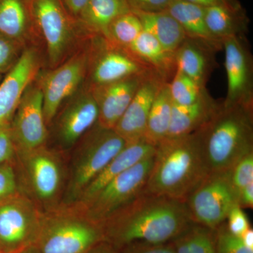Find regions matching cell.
I'll use <instances>...</instances> for the list:
<instances>
[{
  "mask_svg": "<svg viewBox=\"0 0 253 253\" xmlns=\"http://www.w3.org/2000/svg\"><path fill=\"white\" fill-rule=\"evenodd\" d=\"M194 222L185 201L143 191L101 225L118 251L133 244L170 242Z\"/></svg>",
  "mask_w": 253,
  "mask_h": 253,
  "instance_id": "6da1fadb",
  "label": "cell"
},
{
  "mask_svg": "<svg viewBox=\"0 0 253 253\" xmlns=\"http://www.w3.org/2000/svg\"><path fill=\"white\" fill-rule=\"evenodd\" d=\"M209 173L198 131L166 138L156 146L144 191L185 201Z\"/></svg>",
  "mask_w": 253,
  "mask_h": 253,
  "instance_id": "7a4b0ae2",
  "label": "cell"
},
{
  "mask_svg": "<svg viewBox=\"0 0 253 253\" xmlns=\"http://www.w3.org/2000/svg\"><path fill=\"white\" fill-rule=\"evenodd\" d=\"M198 132L209 172L229 170L253 152V106L222 104Z\"/></svg>",
  "mask_w": 253,
  "mask_h": 253,
  "instance_id": "3957f363",
  "label": "cell"
},
{
  "mask_svg": "<svg viewBox=\"0 0 253 253\" xmlns=\"http://www.w3.org/2000/svg\"><path fill=\"white\" fill-rule=\"evenodd\" d=\"M32 12L41 42L43 68L57 67L90 38L81 31L60 0H32Z\"/></svg>",
  "mask_w": 253,
  "mask_h": 253,
  "instance_id": "277c9868",
  "label": "cell"
},
{
  "mask_svg": "<svg viewBox=\"0 0 253 253\" xmlns=\"http://www.w3.org/2000/svg\"><path fill=\"white\" fill-rule=\"evenodd\" d=\"M89 38L77 52L57 67L42 68L37 73L34 82L42 94L47 126L52 123L63 104L84 86L89 68Z\"/></svg>",
  "mask_w": 253,
  "mask_h": 253,
  "instance_id": "5b68a950",
  "label": "cell"
},
{
  "mask_svg": "<svg viewBox=\"0 0 253 253\" xmlns=\"http://www.w3.org/2000/svg\"><path fill=\"white\" fill-rule=\"evenodd\" d=\"M195 223L216 229L238 204V194L231 181V169L211 172L185 201Z\"/></svg>",
  "mask_w": 253,
  "mask_h": 253,
  "instance_id": "8992f818",
  "label": "cell"
},
{
  "mask_svg": "<svg viewBox=\"0 0 253 253\" xmlns=\"http://www.w3.org/2000/svg\"><path fill=\"white\" fill-rule=\"evenodd\" d=\"M89 62L84 85L87 88L109 84L153 71L124 48L101 35L90 37Z\"/></svg>",
  "mask_w": 253,
  "mask_h": 253,
  "instance_id": "52a82bcc",
  "label": "cell"
},
{
  "mask_svg": "<svg viewBox=\"0 0 253 253\" xmlns=\"http://www.w3.org/2000/svg\"><path fill=\"white\" fill-rule=\"evenodd\" d=\"M83 136L81 154L75 166L70 187L71 194L75 197L81 195L126 145L114 129L103 127L98 123Z\"/></svg>",
  "mask_w": 253,
  "mask_h": 253,
  "instance_id": "ba28073f",
  "label": "cell"
},
{
  "mask_svg": "<svg viewBox=\"0 0 253 253\" xmlns=\"http://www.w3.org/2000/svg\"><path fill=\"white\" fill-rule=\"evenodd\" d=\"M154 156L113 179L86 204L88 217L91 222L101 226L114 213L144 191L152 168Z\"/></svg>",
  "mask_w": 253,
  "mask_h": 253,
  "instance_id": "9c48e42d",
  "label": "cell"
},
{
  "mask_svg": "<svg viewBox=\"0 0 253 253\" xmlns=\"http://www.w3.org/2000/svg\"><path fill=\"white\" fill-rule=\"evenodd\" d=\"M102 241V229L97 224L60 219L41 226L36 247L41 253H87Z\"/></svg>",
  "mask_w": 253,
  "mask_h": 253,
  "instance_id": "30bf717a",
  "label": "cell"
},
{
  "mask_svg": "<svg viewBox=\"0 0 253 253\" xmlns=\"http://www.w3.org/2000/svg\"><path fill=\"white\" fill-rule=\"evenodd\" d=\"M16 152L23 156L45 146L47 126L43 109V96L34 81L25 89L11 123Z\"/></svg>",
  "mask_w": 253,
  "mask_h": 253,
  "instance_id": "8fae6325",
  "label": "cell"
},
{
  "mask_svg": "<svg viewBox=\"0 0 253 253\" xmlns=\"http://www.w3.org/2000/svg\"><path fill=\"white\" fill-rule=\"evenodd\" d=\"M41 226L33 205L18 194L0 202V250L21 252L36 242Z\"/></svg>",
  "mask_w": 253,
  "mask_h": 253,
  "instance_id": "7c38bea8",
  "label": "cell"
},
{
  "mask_svg": "<svg viewBox=\"0 0 253 253\" xmlns=\"http://www.w3.org/2000/svg\"><path fill=\"white\" fill-rule=\"evenodd\" d=\"M222 48L228 84L223 106H253V56L246 37L223 40Z\"/></svg>",
  "mask_w": 253,
  "mask_h": 253,
  "instance_id": "4fadbf2b",
  "label": "cell"
},
{
  "mask_svg": "<svg viewBox=\"0 0 253 253\" xmlns=\"http://www.w3.org/2000/svg\"><path fill=\"white\" fill-rule=\"evenodd\" d=\"M64 104L54 118L56 134L61 144L69 147L97 123L99 109L92 93L84 85Z\"/></svg>",
  "mask_w": 253,
  "mask_h": 253,
  "instance_id": "5bb4252c",
  "label": "cell"
},
{
  "mask_svg": "<svg viewBox=\"0 0 253 253\" xmlns=\"http://www.w3.org/2000/svg\"><path fill=\"white\" fill-rule=\"evenodd\" d=\"M44 67L41 49L31 47L23 51L16 66L0 83V126L12 121L25 89Z\"/></svg>",
  "mask_w": 253,
  "mask_h": 253,
  "instance_id": "9a60e30c",
  "label": "cell"
},
{
  "mask_svg": "<svg viewBox=\"0 0 253 253\" xmlns=\"http://www.w3.org/2000/svg\"><path fill=\"white\" fill-rule=\"evenodd\" d=\"M166 83L168 82L154 71H151L141 83L126 112L114 128L126 144L144 139L151 106L158 91Z\"/></svg>",
  "mask_w": 253,
  "mask_h": 253,
  "instance_id": "2e32d148",
  "label": "cell"
},
{
  "mask_svg": "<svg viewBox=\"0 0 253 253\" xmlns=\"http://www.w3.org/2000/svg\"><path fill=\"white\" fill-rule=\"evenodd\" d=\"M151 71L104 85L88 88L92 93L99 109L97 123L100 126L114 129L141 83Z\"/></svg>",
  "mask_w": 253,
  "mask_h": 253,
  "instance_id": "e0dca14e",
  "label": "cell"
},
{
  "mask_svg": "<svg viewBox=\"0 0 253 253\" xmlns=\"http://www.w3.org/2000/svg\"><path fill=\"white\" fill-rule=\"evenodd\" d=\"M0 33L25 49L36 47L42 51L32 12V0H0Z\"/></svg>",
  "mask_w": 253,
  "mask_h": 253,
  "instance_id": "ac0fdd59",
  "label": "cell"
},
{
  "mask_svg": "<svg viewBox=\"0 0 253 253\" xmlns=\"http://www.w3.org/2000/svg\"><path fill=\"white\" fill-rule=\"evenodd\" d=\"M156 146L144 139L126 144V147L111 160L82 193V199L86 204L108 183L146 158L154 156Z\"/></svg>",
  "mask_w": 253,
  "mask_h": 253,
  "instance_id": "d6986e66",
  "label": "cell"
},
{
  "mask_svg": "<svg viewBox=\"0 0 253 253\" xmlns=\"http://www.w3.org/2000/svg\"><path fill=\"white\" fill-rule=\"evenodd\" d=\"M26 158V167L32 186L39 199L49 201L59 191L61 171L57 159L45 146L21 156Z\"/></svg>",
  "mask_w": 253,
  "mask_h": 253,
  "instance_id": "ffe728a7",
  "label": "cell"
},
{
  "mask_svg": "<svg viewBox=\"0 0 253 253\" xmlns=\"http://www.w3.org/2000/svg\"><path fill=\"white\" fill-rule=\"evenodd\" d=\"M217 51L201 42L187 38L174 51L176 71L206 85L217 67Z\"/></svg>",
  "mask_w": 253,
  "mask_h": 253,
  "instance_id": "44dd1931",
  "label": "cell"
},
{
  "mask_svg": "<svg viewBox=\"0 0 253 253\" xmlns=\"http://www.w3.org/2000/svg\"><path fill=\"white\" fill-rule=\"evenodd\" d=\"M222 102H218L211 94L204 96L194 104H173L172 118L167 137L186 135L199 130L220 109Z\"/></svg>",
  "mask_w": 253,
  "mask_h": 253,
  "instance_id": "7402d4cb",
  "label": "cell"
},
{
  "mask_svg": "<svg viewBox=\"0 0 253 253\" xmlns=\"http://www.w3.org/2000/svg\"><path fill=\"white\" fill-rule=\"evenodd\" d=\"M129 11L126 0H88L76 21L86 36L101 35L105 37L109 25Z\"/></svg>",
  "mask_w": 253,
  "mask_h": 253,
  "instance_id": "603a6c76",
  "label": "cell"
},
{
  "mask_svg": "<svg viewBox=\"0 0 253 253\" xmlns=\"http://www.w3.org/2000/svg\"><path fill=\"white\" fill-rule=\"evenodd\" d=\"M166 11L179 23L187 38L205 43L216 51L222 49L221 41L208 30L204 7L184 0H171Z\"/></svg>",
  "mask_w": 253,
  "mask_h": 253,
  "instance_id": "cb8c5ba5",
  "label": "cell"
},
{
  "mask_svg": "<svg viewBox=\"0 0 253 253\" xmlns=\"http://www.w3.org/2000/svg\"><path fill=\"white\" fill-rule=\"evenodd\" d=\"M127 49L134 57L169 83L176 71L174 53L165 49L147 32L143 31Z\"/></svg>",
  "mask_w": 253,
  "mask_h": 253,
  "instance_id": "d4e9b609",
  "label": "cell"
},
{
  "mask_svg": "<svg viewBox=\"0 0 253 253\" xmlns=\"http://www.w3.org/2000/svg\"><path fill=\"white\" fill-rule=\"evenodd\" d=\"M204 15L208 30L221 42L227 38L246 37L249 32L250 20L242 6H211L204 8Z\"/></svg>",
  "mask_w": 253,
  "mask_h": 253,
  "instance_id": "484cf974",
  "label": "cell"
},
{
  "mask_svg": "<svg viewBox=\"0 0 253 253\" xmlns=\"http://www.w3.org/2000/svg\"><path fill=\"white\" fill-rule=\"evenodd\" d=\"M132 12L140 20L143 30L154 36L168 51L174 53L186 38L179 23L167 11L155 13Z\"/></svg>",
  "mask_w": 253,
  "mask_h": 253,
  "instance_id": "4316f807",
  "label": "cell"
},
{
  "mask_svg": "<svg viewBox=\"0 0 253 253\" xmlns=\"http://www.w3.org/2000/svg\"><path fill=\"white\" fill-rule=\"evenodd\" d=\"M172 106L169 83H166L158 91L151 106L146 123L145 140L156 146L166 139L170 126Z\"/></svg>",
  "mask_w": 253,
  "mask_h": 253,
  "instance_id": "83f0119b",
  "label": "cell"
},
{
  "mask_svg": "<svg viewBox=\"0 0 253 253\" xmlns=\"http://www.w3.org/2000/svg\"><path fill=\"white\" fill-rule=\"evenodd\" d=\"M176 253H217L216 229L192 222L172 241Z\"/></svg>",
  "mask_w": 253,
  "mask_h": 253,
  "instance_id": "f1b7e54d",
  "label": "cell"
},
{
  "mask_svg": "<svg viewBox=\"0 0 253 253\" xmlns=\"http://www.w3.org/2000/svg\"><path fill=\"white\" fill-rule=\"evenodd\" d=\"M143 31L139 18L132 11H129L116 18L109 25L105 38L113 44L126 49Z\"/></svg>",
  "mask_w": 253,
  "mask_h": 253,
  "instance_id": "f546056e",
  "label": "cell"
},
{
  "mask_svg": "<svg viewBox=\"0 0 253 253\" xmlns=\"http://www.w3.org/2000/svg\"><path fill=\"white\" fill-rule=\"evenodd\" d=\"M169 85L174 104H192L209 94L206 85L200 84L179 71H176Z\"/></svg>",
  "mask_w": 253,
  "mask_h": 253,
  "instance_id": "4dcf8cb0",
  "label": "cell"
},
{
  "mask_svg": "<svg viewBox=\"0 0 253 253\" xmlns=\"http://www.w3.org/2000/svg\"><path fill=\"white\" fill-rule=\"evenodd\" d=\"M25 49L17 42L0 33V74L5 76L11 71Z\"/></svg>",
  "mask_w": 253,
  "mask_h": 253,
  "instance_id": "1f68e13d",
  "label": "cell"
},
{
  "mask_svg": "<svg viewBox=\"0 0 253 253\" xmlns=\"http://www.w3.org/2000/svg\"><path fill=\"white\" fill-rule=\"evenodd\" d=\"M217 253H253V250L245 246L239 236L228 230L226 221L216 229Z\"/></svg>",
  "mask_w": 253,
  "mask_h": 253,
  "instance_id": "d6a6232c",
  "label": "cell"
},
{
  "mask_svg": "<svg viewBox=\"0 0 253 253\" xmlns=\"http://www.w3.org/2000/svg\"><path fill=\"white\" fill-rule=\"evenodd\" d=\"M231 181L238 194L245 186L253 183V152L245 156L233 166Z\"/></svg>",
  "mask_w": 253,
  "mask_h": 253,
  "instance_id": "836d02e7",
  "label": "cell"
},
{
  "mask_svg": "<svg viewBox=\"0 0 253 253\" xmlns=\"http://www.w3.org/2000/svg\"><path fill=\"white\" fill-rule=\"evenodd\" d=\"M18 194L16 174L11 162L0 166V202Z\"/></svg>",
  "mask_w": 253,
  "mask_h": 253,
  "instance_id": "e575fe53",
  "label": "cell"
},
{
  "mask_svg": "<svg viewBox=\"0 0 253 253\" xmlns=\"http://www.w3.org/2000/svg\"><path fill=\"white\" fill-rule=\"evenodd\" d=\"M228 230L233 235L241 237L248 229L251 227L249 218L239 205L234 206L229 213L226 219Z\"/></svg>",
  "mask_w": 253,
  "mask_h": 253,
  "instance_id": "d590c367",
  "label": "cell"
},
{
  "mask_svg": "<svg viewBox=\"0 0 253 253\" xmlns=\"http://www.w3.org/2000/svg\"><path fill=\"white\" fill-rule=\"evenodd\" d=\"M11 123L10 121L0 126V166L11 162L16 153Z\"/></svg>",
  "mask_w": 253,
  "mask_h": 253,
  "instance_id": "8d00e7d4",
  "label": "cell"
},
{
  "mask_svg": "<svg viewBox=\"0 0 253 253\" xmlns=\"http://www.w3.org/2000/svg\"><path fill=\"white\" fill-rule=\"evenodd\" d=\"M131 11L145 13L166 11L171 0H126Z\"/></svg>",
  "mask_w": 253,
  "mask_h": 253,
  "instance_id": "74e56055",
  "label": "cell"
},
{
  "mask_svg": "<svg viewBox=\"0 0 253 253\" xmlns=\"http://www.w3.org/2000/svg\"><path fill=\"white\" fill-rule=\"evenodd\" d=\"M121 253H176L172 241L163 244H137L125 248Z\"/></svg>",
  "mask_w": 253,
  "mask_h": 253,
  "instance_id": "f35d334b",
  "label": "cell"
},
{
  "mask_svg": "<svg viewBox=\"0 0 253 253\" xmlns=\"http://www.w3.org/2000/svg\"><path fill=\"white\" fill-rule=\"evenodd\" d=\"M184 1L199 5L204 8L214 6H226L234 8L242 6L239 0H184Z\"/></svg>",
  "mask_w": 253,
  "mask_h": 253,
  "instance_id": "ab89813d",
  "label": "cell"
},
{
  "mask_svg": "<svg viewBox=\"0 0 253 253\" xmlns=\"http://www.w3.org/2000/svg\"><path fill=\"white\" fill-rule=\"evenodd\" d=\"M238 205L244 210L253 208V183L245 186L239 191Z\"/></svg>",
  "mask_w": 253,
  "mask_h": 253,
  "instance_id": "60d3db41",
  "label": "cell"
},
{
  "mask_svg": "<svg viewBox=\"0 0 253 253\" xmlns=\"http://www.w3.org/2000/svg\"><path fill=\"white\" fill-rule=\"evenodd\" d=\"M64 7L75 19H77L88 0H60Z\"/></svg>",
  "mask_w": 253,
  "mask_h": 253,
  "instance_id": "b9f144b4",
  "label": "cell"
},
{
  "mask_svg": "<svg viewBox=\"0 0 253 253\" xmlns=\"http://www.w3.org/2000/svg\"><path fill=\"white\" fill-rule=\"evenodd\" d=\"M87 253H121L106 241H102L94 246Z\"/></svg>",
  "mask_w": 253,
  "mask_h": 253,
  "instance_id": "7bdbcfd3",
  "label": "cell"
},
{
  "mask_svg": "<svg viewBox=\"0 0 253 253\" xmlns=\"http://www.w3.org/2000/svg\"><path fill=\"white\" fill-rule=\"evenodd\" d=\"M240 238L242 240L243 243L246 247L253 250V230L252 227L248 229Z\"/></svg>",
  "mask_w": 253,
  "mask_h": 253,
  "instance_id": "ee69618b",
  "label": "cell"
},
{
  "mask_svg": "<svg viewBox=\"0 0 253 253\" xmlns=\"http://www.w3.org/2000/svg\"><path fill=\"white\" fill-rule=\"evenodd\" d=\"M19 253H41L38 251V249H37L36 246H29V247L26 248V249H23L22 251H21Z\"/></svg>",
  "mask_w": 253,
  "mask_h": 253,
  "instance_id": "f6af8a7d",
  "label": "cell"
},
{
  "mask_svg": "<svg viewBox=\"0 0 253 253\" xmlns=\"http://www.w3.org/2000/svg\"><path fill=\"white\" fill-rule=\"evenodd\" d=\"M19 253L7 252V251H2V250H0V253Z\"/></svg>",
  "mask_w": 253,
  "mask_h": 253,
  "instance_id": "bcb514c9",
  "label": "cell"
},
{
  "mask_svg": "<svg viewBox=\"0 0 253 253\" xmlns=\"http://www.w3.org/2000/svg\"><path fill=\"white\" fill-rule=\"evenodd\" d=\"M4 76H3V75L0 74V83H1V81H2L3 78H4Z\"/></svg>",
  "mask_w": 253,
  "mask_h": 253,
  "instance_id": "7dc6e473",
  "label": "cell"
}]
</instances>
